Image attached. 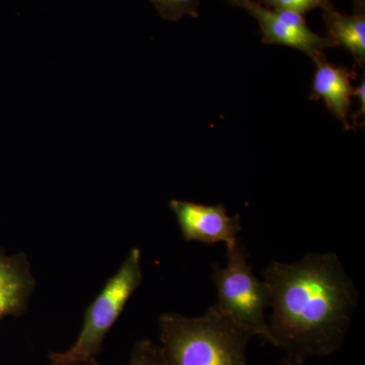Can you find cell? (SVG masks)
<instances>
[{"label": "cell", "instance_id": "cell-15", "mask_svg": "<svg viewBox=\"0 0 365 365\" xmlns=\"http://www.w3.org/2000/svg\"><path fill=\"white\" fill-rule=\"evenodd\" d=\"M355 13H364L365 0H352Z\"/></svg>", "mask_w": 365, "mask_h": 365}, {"label": "cell", "instance_id": "cell-1", "mask_svg": "<svg viewBox=\"0 0 365 365\" xmlns=\"http://www.w3.org/2000/svg\"><path fill=\"white\" fill-rule=\"evenodd\" d=\"M272 314L269 331L276 347L307 360L330 356L344 343L359 302L354 281L333 252L299 261H273L263 272Z\"/></svg>", "mask_w": 365, "mask_h": 365}, {"label": "cell", "instance_id": "cell-10", "mask_svg": "<svg viewBox=\"0 0 365 365\" xmlns=\"http://www.w3.org/2000/svg\"><path fill=\"white\" fill-rule=\"evenodd\" d=\"M163 19L177 21L182 16L198 18L199 0H150Z\"/></svg>", "mask_w": 365, "mask_h": 365}, {"label": "cell", "instance_id": "cell-12", "mask_svg": "<svg viewBox=\"0 0 365 365\" xmlns=\"http://www.w3.org/2000/svg\"><path fill=\"white\" fill-rule=\"evenodd\" d=\"M127 365H167L163 359L160 346L151 340L136 342L132 349L130 360Z\"/></svg>", "mask_w": 365, "mask_h": 365}, {"label": "cell", "instance_id": "cell-6", "mask_svg": "<svg viewBox=\"0 0 365 365\" xmlns=\"http://www.w3.org/2000/svg\"><path fill=\"white\" fill-rule=\"evenodd\" d=\"M170 208L177 218L182 239L206 245L223 242L227 251L237 246L242 232L241 215H228L222 204L205 205L192 201H170Z\"/></svg>", "mask_w": 365, "mask_h": 365}, {"label": "cell", "instance_id": "cell-5", "mask_svg": "<svg viewBox=\"0 0 365 365\" xmlns=\"http://www.w3.org/2000/svg\"><path fill=\"white\" fill-rule=\"evenodd\" d=\"M241 7L258 21L262 42L265 45H281L304 52L314 63L326 59L325 49L337 47L329 37L314 33L302 14L288 11H274L255 0H227Z\"/></svg>", "mask_w": 365, "mask_h": 365}, {"label": "cell", "instance_id": "cell-4", "mask_svg": "<svg viewBox=\"0 0 365 365\" xmlns=\"http://www.w3.org/2000/svg\"><path fill=\"white\" fill-rule=\"evenodd\" d=\"M227 258L225 267L218 264L212 266L211 279L217 294L216 307L255 336L273 344L265 317V311L270 307L267 284L255 275L248 252L241 242L227 251Z\"/></svg>", "mask_w": 365, "mask_h": 365}, {"label": "cell", "instance_id": "cell-9", "mask_svg": "<svg viewBox=\"0 0 365 365\" xmlns=\"http://www.w3.org/2000/svg\"><path fill=\"white\" fill-rule=\"evenodd\" d=\"M328 37L337 47L351 53L356 64L364 67L365 63V13L344 14L335 7L323 11Z\"/></svg>", "mask_w": 365, "mask_h": 365}, {"label": "cell", "instance_id": "cell-8", "mask_svg": "<svg viewBox=\"0 0 365 365\" xmlns=\"http://www.w3.org/2000/svg\"><path fill=\"white\" fill-rule=\"evenodd\" d=\"M35 285L26 255L9 256L0 249V319L25 314Z\"/></svg>", "mask_w": 365, "mask_h": 365}, {"label": "cell", "instance_id": "cell-14", "mask_svg": "<svg viewBox=\"0 0 365 365\" xmlns=\"http://www.w3.org/2000/svg\"><path fill=\"white\" fill-rule=\"evenodd\" d=\"M279 365H306V360L292 356V355H287L284 359L281 360Z\"/></svg>", "mask_w": 365, "mask_h": 365}, {"label": "cell", "instance_id": "cell-11", "mask_svg": "<svg viewBox=\"0 0 365 365\" xmlns=\"http://www.w3.org/2000/svg\"><path fill=\"white\" fill-rule=\"evenodd\" d=\"M255 1L274 11H294L302 16L317 9H322L323 11L334 9L332 0H255Z\"/></svg>", "mask_w": 365, "mask_h": 365}, {"label": "cell", "instance_id": "cell-2", "mask_svg": "<svg viewBox=\"0 0 365 365\" xmlns=\"http://www.w3.org/2000/svg\"><path fill=\"white\" fill-rule=\"evenodd\" d=\"M158 327L167 365H249L247 349L254 334L215 304L195 318L163 314Z\"/></svg>", "mask_w": 365, "mask_h": 365}, {"label": "cell", "instance_id": "cell-3", "mask_svg": "<svg viewBox=\"0 0 365 365\" xmlns=\"http://www.w3.org/2000/svg\"><path fill=\"white\" fill-rule=\"evenodd\" d=\"M143 279L140 250L132 249L85 313L78 339L66 352H51L49 365H98L106 337Z\"/></svg>", "mask_w": 365, "mask_h": 365}, {"label": "cell", "instance_id": "cell-13", "mask_svg": "<svg viewBox=\"0 0 365 365\" xmlns=\"http://www.w3.org/2000/svg\"><path fill=\"white\" fill-rule=\"evenodd\" d=\"M353 96H355L357 98H359V110L355 114L351 115L353 124V128H356L359 127V119L361 116H364L365 113V81L364 78L362 79L361 83L356 88H354V91H353Z\"/></svg>", "mask_w": 365, "mask_h": 365}, {"label": "cell", "instance_id": "cell-7", "mask_svg": "<svg viewBox=\"0 0 365 365\" xmlns=\"http://www.w3.org/2000/svg\"><path fill=\"white\" fill-rule=\"evenodd\" d=\"M355 69L345 66H334L327 59L317 63L311 100H323L327 109L334 117L344 125L345 130L351 129L348 118L351 116L352 97L354 86L352 81L356 79Z\"/></svg>", "mask_w": 365, "mask_h": 365}]
</instances>
